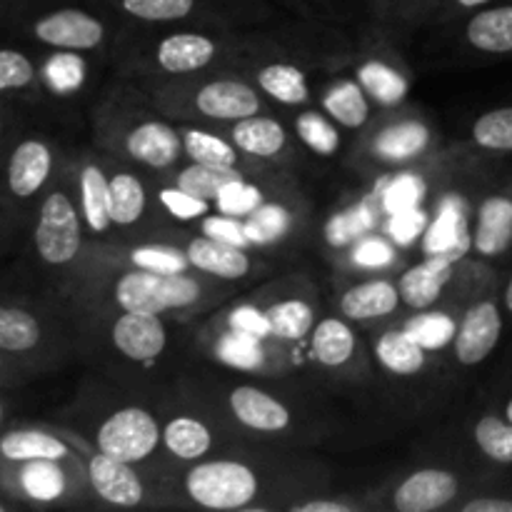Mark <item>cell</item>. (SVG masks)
<instances>
[{
	"label": "cell",
	"instance_id": "obj_1",
	"mask_svg": "<svg viewBox=\"0 0 512 512\" xmlns=\"http://www.w3.org/2000/svg\"><path fill=\"white\" fill-rule=\"evenodd\" d=\"M55 173V150L43 135L15 133L0 160V210L13 218L10 210L40 203Z\"/></svg>",
	"mask_w": 512,
	"mask_h": 512
},
{
	"label": "cell",
	"instance_id": "obj_9",
	"mask_svg": "<svg viewBox=\"0 0 512 512\" xmlns=\"http://www.w3.org/2000/svg\"><path fill=\"white\" fill-rule=\"evenodd\" d=\"M473 248L483 258H503L512 250V190L493 193L480 203Z\"/></svg>",
	"mask_w": 512,
	"mask_h": 512
},
{
	"label": "cell",
	"instance_id": "obj_61",
	"mask_svg": "<svg viewBox=\"0 0 512 512\" xmlns=\"http://www.w3.org/2000/svg\"><path fill=\"white\" fill-rule=\"evenodd\" d=\"M503 415H505V418H508L510 423H512V395H510V398H508V403H505V408H503Z\"/></svg>",
	"mask_w": 512,
	"mask_h": 512
},
{
	"label": "cell",
	"instance_id": "obj_29",
	"mask_svg": "<svg viewBox=\"0 0 512 512\" xmlns=\"http://www.w3.org/2000/svg\"><path fill=\"white\" fill-rule=\"evenodd\" d=\"M323 105L345 128H360L370 118V108L363 88L358 83H353V80H343V83L333 85L330 93L325 95Z\"/></svg>",
	"mask_w": 512,
	"mask_h": 512
},
{
	"label": "cell",
	"instance_id": "obj_23",
	"mask_svg": "<svg viewBox=\"0 0 512 512\" xmlns=\"http://www.w3.org/2000/svg\"><path fill=\"white\" fill-rule=\"evenodd\" d=\"M80 188V213L85 225L95 235H103L110 228V180L105 178L100 165H85L78 178Z\"/></svg>",
	"mask_w": 512,
	"mask_h": 512
},
{
	"label": "cell",
	"instance_id": "obj_34",
	"mask_svg": "<svg viewBox=\"0 0 512 512\" xmlns=\"http://www.w3.org/2000/svg\"><path fill=\"white\" fill-rule=\"evenodd\" d=\"M473 438L485 458L498 465H512V423L505 415H483L475 423Z\"/></svg>",
	"mask_w": 512,
	"mask_h": 512
},
{
	"label": "cell",
	"instance_id": "obj_37",
	"mask_svg": "<svg viewBox=\"0 0 512 512\" xmlns=\"http://www.w3.org/2000/svg\"><path fill=\"white\" fill-rule=\"evenodd\" d=\"M183 148L193 158V163L220 165V168H235L238 163V153L233 150V145H228L218 135L205 133V130H185Z\"/></svg>",
	"mask_w": 512,
	"mask_h": 512
},
{
	"label": "cell",
	"instance_id": "obj_38",
	"mask_svg": "<svg viewBox=\"0 0 512 512\" xmlns=\"http://www.w3.org/2000/svg\"><path fill=\"white\" fill-rule=\"evenodd\" d=\"M273 335L283 340H300L313 330V308L303 300H283L268 310Z\"/></svg>",
	"mask_w": 512,
	"mask_h": 512
},
{
	"label": "cell",
	"instance_id": "obj_46",
	"mask_svg": "<svg viewBox=\"0 0 512 512\" xmlns=\"http://www.w3.org/2000/svg\"><path fill=\"white\" fill-rule=\"evenodd\" d=\"M408 330L420 340L423 348H438V345L450 343L458 333L453 320L445 318V315H423V318L413 320Z\"/></svg>",
	"mask_w": 512,
	"mask_h": 512
},
{
	"label": "cell",
	"instance_id": "obj_36",
	"mask_svg": "<svg viewBox=\"0 0 512 512\" xmlns=\"http://www.w3.org/2000/svg\"><path fill=\"white\" fill-rule=\"evenodd\" d=\"M358 80L383 105H395L400 100H405V95H408V83L393 68H388L385 63H378V60L365 63L358 70Z\"/></svg>",
	"mask_w": 512,
	"mask_h": 512
},
{
	"label": "cell",
	"instance_id": "obj_33",
	"mask_svg": "<svg viewBox=\"0 0 512 512\" xmlns=\"http://www.w3.org/2000/svg\"><path fill=\"white\" fill-rule=\"evenodd\" d=\"M145 210V188L135 175L115 173L110 178V218L118 225L138 223Z\"/></svg>",
	"mask_w": 512,
	"mask_h": 512
},
{
	"label": "cell",
	"instance_id": "obj_19",
	"mask_svg": "<svg viewBox=\"0 0 512 512\" xmlns=\"http://www.w3.org/2000/svg\"><path fill=\"white\" fill-rule=\"evenodd\" d=\"M125 148L135 160L150 165V168H170L178 160L183 143L170 125L148 120L130 130Z\"/></svg>",
	"mask_w": 512,
	"mask_h": 512
},
{
	"label": "cell",
	"instance_id": "obj_57",
	"mask_svg": "<svg viewBox=\"0 0 512 512\" xmlns=\"http://www.w3.org/2000/svg\"><path fill=\"white\" fill-rule=\"evenodd\" d=\"M18 363H20L18 358H13V355H8V353H3V350H0V385H3L8 378H13L15 373H18Z\"/></svg>",
	"mask_w": 512,
	"mask_h": 512
},
{
	"label": "cell",
	"instance_id": "obj_49",
	"mask_svg": "<svg viewBox=\"0 0 512 512\" xmlns=\"http://www.w3.org/2000/svg\"><path fill=\"white\" fill-rule=\"evenodd\" d=\"M80 73H83V63L75 55H58L45 68V78L58 90H70L80 85Z\"/></svg>",
	"mask_w": 512,
	"mask_h": 512
},
{
	"label": "cell",
	"instance_id": "obj_55",
	"mask_svg": "<svg viewBox=\"0 0 512 512\" xmlns=\"http://www.w3.org/2000/svg\"><path fill=\"white\" fill-rule=\"evenodd\" d=\"M13 135H15V130H13V123H10L8 103L0 98V160H3V155H5V150H8Z\"/></svg>",
	"mask_w": 512,
	"mask_h": 512
},
{
	"label": "cell",
	"instance_id": "obj_16",
	"mask_svg": "<svg viewBox=\"0 0 512 512\" xmlns=\"http://www.w3.org/2000/svg\"><path fill=\"white\" fill-rule=\"evenodd\" d=\"M15 480L18 495L33 503H55L65 493V473L60 460H30V463H0Z\"/></svg>",
	"mask_w": 512,
	"mask_h": 512
},
{
	"label": "cell",
	"instance_id": "obj_5",
	"mask_svg": "<svg viewBox=\"0 0 512 512\" xmlns=\"http://www.w3.org/2000/svg\"><path fill=\"white\" fill-rule=\"evenodd\" d=\"M160 440H163V430L143 408L115 410L98 430L100 453L130 465L150 458Z\"/></svg>",
	"mask_w": 512,
	"mask_h": 512
},
{
	"label": "cell",
	"instance_id": "obj_42",
	"mask_svg": "<svg viewBox=\"0 0 512 512\" xmlns=\"http://www.w3.org/2000/svg\"><path fill=\"white\" fill-rule=\"evenodd\" d=\"M295 128H298V135L305 140V145H310L315 153L333 155L335 150L340 148L338 130H335L333 125H330L320 113L308 110V113L300 115L298 123H295Z\"/></svg>",
	"mask_w": 512,
	"mask_h": 512
},
{
	"label": "cell",
	"instance_id": "obj_18",
	"mask_svg": "<svg viewBox=\"0 0 512 512\" xmlns=\"http://www.w3.org/2000/svg\"><path fill=\"white\" fill-rule=\"evenodd\" d=\"M70 448L53 433L38 428H13L0 433V463L65 460Z\"/></svg>",
	"mask_w": 512,
	"mask_h": 512
},
{
	"label": "cell",
	"instance_id": "obj_8",
	"mask_svg": "<svg viewBox=\"0 0 512 512\" xmlns=\"http://www.w3.org/2000/svg\"><path fill=\"white\" fill-rule=\"evenodd\" d=\"M113 343L128 360L148 363L163 353L168 335L160 315L125 310V315H120L113 325Z\"/></svg>",
	"mask_w": 512,
	"mask_h": 512
},
{
	"label": "cell",
	"instance_id": "obj_10",
	"mask_svg": "<svg viewBox=\"0 0 512 512\" xmlns=\"http://www.w3.org/2000/svg\"><path fill=\"white\" fill-rule=\"evenodd\" d=\"M458 498V478L448 470H418L395 490L393 505L400 512H433Z\"/></svg>",
	"mask_w": 512,
	"mask_h": 512
},
{
	"label": "cell",
	"instance_id": "obj_47",
	"mask_svg": "<svg viewBox=\"0 0 512 512\" xmlns=\"http://www.w3.org/2000/svg\"><path fill=\"white\" fill-rule=\"evenodd\" d=\"M425 225H428V215L420 208L403 210V213H395L388 223V233L393 235V240H398L400 245H410L423 235Z\"/></svg>",
	"mask_w": 512,
	"mask_h": 512
},
{
	"label": "cell",
	"instance_id": "obj_44",
	"mask_svg": "<svg viewBox=\"0 0 512 512\" xmlns=\"http://www.w3.org/2000/svg\"><path fill=\"white\" fill-rule=\"evenodd\" d=\"M260 205H263V193L255 185L245 183V180H235V183L225 185L218 195L220 213L230 215V218H248Z\"/></svg>",
	"mask_w": 512,
	"mask_h": 512
},
{
	"label": "cell",
	"instance_id": "obj_11",
	"mask_svg": "<svg viewBox=\"0 0 512 512\" xmlns=\"http://www.w3.org/2000/svg\"><path fill=\"white\" fill-rule=\"evenodd\" d=\"M88 478L105 503L118 505V508H135L143 503V483L130 463H120L110 455L98 453L90 458Z\"/></svg>",
	"mask_w": 512,
	"mask_h": 512
},
{
	"label": "cell",
	"instance_id": "obj_21",
	"mask_svg": "<svg viewBox=\"0 0 512 512\" xmlns=\"http://www.w3.org/2000/svg\"><path fill=\"white\" fill-rule=\"evenodd\" d=\"M188 260L190 265H195L198 270L210 275H218L225 280H238L243 275H248L250 260L243 253V248L238 245L223 243V240H215L203 235V238H195L188 248Z\"/></svg>",
	"mask_w": 512,
	"mask_h": 512
},
{
	"label": "cell",
	"instance_id": "obj_41",
	"mask_svg": "<svg viewBox=\"0 0 512 512\" xmlns=\"http://www.w3.org/2000/svg\"><path fill=\"white\" fill-rule=\"evenodd\" d=\"M218 355L225 363L235 365V368L243 370H255L263 365V348H260V338L248 333H235L225 335L218 345Z\"/></svg>",
	"mask_w": 512,
	"mask_h": 512
},
{
	"label": "cell",
	"instance_id": "obj_48",
	"mask_svg": "<svg viewBox=\"0 0 512 512\" xmlns=\"http://www.w3.org/2000/svg\"><path fill=\"white\" fill-rule=\"evenodd\" d=\"M160 200H163L165 208L170 210V215L180 220H193L200 218L203 213H208V200H200L195 195L185 193L180 188H165L160 193Z\"/></svg>",
	"mask_w": 512,
	"mask_h": 512
},
{
	"label": "cell",
	"instance_id": "obj_25",
	"mask_svg": "<svg viewBox=\"0 0 512 512\" xmlns=\"http://www.w3.org/2000/svg\"><path fill=\"white\" fill-rule=\"evenodd\" d=\"M233 140L243 153L255 158H273L285 148V128L273 118H250L238 120L233 128Z\"/></svg>",
	"mask_w": 512,
	"mask_h": 512
},
{
	"label": "cell",
	"instance_id": "obj_17",
	"mask_svg": "<svg viewBox=\"0 0 512 512\" xmlns=\"http://www.w3.org/2000/svg\"><path fill=\"white\" fill-rule=\"evenodd\" d=\"M465 38L480 53H512V0L480 8L465 25Z\"/></svg>",
	"mask_w": 512,
	"mask_h": 512
},
{
	"label": "cell",
	"instance_id": "obj_59",
	"mask_svg": "<svg viewBox=\"0 0 512 512\" xmlns=\"http://www.w3.org/2000/svg\"><path fill=\"white\" fill-rule=\"evenodd\" d=\"M503 308H505V313L512 315V275H510L508 285H505V290H503Z\"/></svg>",
	"mask_w": 512,
	"mask_h": 512
},
{
	"label": "cell",
	"instance_id": "obj_51",
	"mask_svg": "<svg viewBox=\"0 0 512 512\" xmlns=\"http://www.w3.org/2000/svg\"><path fill=\"white\" fill-rule=\"evenodd\" d=\"M230 328L240 330V333L255 335V338L260 340L273 335V325H270L268 313H260L258 308H250V305L233 310V315H230Z\"/></svg>",
	"mask_w": 512,
	"mask_h": 512
},
{
	"label": "cell",
	"instance_id": "obj_28",
	"mask_svg": "<svg viewBox=\"0 0 512 512\" xmlns=\"http://www.w3.org/2000/svg\"><path fill=\"white\" fill-rule=\"evenodd\" d=\"M38 65L25 50L0 45V98L30 93L38 85Z\"/></svg>",
	"mask_w": 512,
	"mask_h": 512
},
{
	"label": "cell",
	"instance_id": "obj_12",
	"mask_svg": "<svg viewBox=\"0 0 512 512\" xmlns=\"http://www.w3.org/2000/svg\"><path fill=\"white\" fill-rule=\"evenodd\" d=\"M195 108L208 118L243 120L260 110V98L250 85L238 80H213L195 95Z\"/></svg>",
	"mask_w": 512,
	"mask_h": 512
},
{
	"label": "cell",
	"instance_id": "obj_45",
	"mask_svg": "<svg viewBox=\"0 0 512 512\" xmlns=\"http://www.w3.org/2000/svg\"><path fill=\"white\" fill-rule=\"evenodd\" d=\"M425 195V183L418 175H400L398 180H393L388 190H385V210L390 215L403 213V210L418 208V203Z\"/></svg>",
	"mask_w": 512,
	"mask_h": 512
},
{
	"label": "cell",
	"instance_id": "obj_27",
	"mask_svg": "<svg viewBox=\"0 0 512 512\" xmlns=\"http://www.w3.org/2000/svg\"><path fill=\"white\" fill-rule=\"evenodd\" d=\"M355 353V335L343 320L328 318L313 330V355L328 368H340Z\"/></svg>",
	"mask_w": 512,
	"mask_h": 512
},
{
	"label": "cell",
	"instance_id": "obj_52",
	"mask_svg": "<svg viewBox=\"0 0 512 512\" xmlns=\"http://www.w3.org/2000/svg\"><path fill=\"white\" fill-rule=\"evenodd\" d=\"M365 228H368V215H365V210H350V213L340 215V218H335L328 225V238L330 243L345 245L353 238H358Z\"/></svg>",
	"mask_w": 512,
	"mask_h": 512
},
{
	"label": "cell",
	"instance_id": "obj_35",
	"mask_svg": "<svg viewBox=\"0 0 512 512\" xmlns=\"http://www.w3.org/2000/svg\"><path fill=\"white\" fill-rule=\"evenodd\" d=\"M473 140L490 153H512V105L480 115L473 123Z\"/></svg>",
	"mask_w": 512,
	"mask_h": 512
},
{
	"label": "cell",
	"instance_id": "obj_26",
	"mask_svg": "<svg viewBox=\"0 0 512 512\" xmlns=\"http://www.w3.org/2000/svg\"><path fill=\"white\" fill-rule=\"evenodd\" d=\"M163 443L175 458L200 460L203 455H208L210 445H213V435L200 420L180 415V418H173L163 428Z\"/></svg>",
	"mask_w": 512,
	"mask_h": 512
},
{
	"label": "cell",
	"instance_id": "obj_15",
	"mask_svg": "<svg viewBox=\"0 0 512 512\" xmlns=\"http://www.w3.org/2000/svg\"><path fill=\"white\" fill-rule=\"evenodd\" d=\"M230 410L240 423L260 433H280L290 425V410L273 395L250 385H240L230 393Z\"/></svg>",
	"mask_w": 512,
	"mask_h": 512
},
{
	"label": "cell",
	"instance_id": "obj_39",
	"mask_svg": "<svg viewBox=\"0 0 512 512\" xmlns=\"http://www.w3.org/2000/svg\"><path fill=\"white\" fill-rule=\"evenodd\" d=\"M243 228L250 243L268 245V243H275V240L283 238V235L288 233L290 215L283 205L263 203L258 210H253V213L248 215Z\"/></svg>",
	"mask_w": 512,
	"mask_h": 512
},
{
	"label": "cell",
	"instance_id": "obj_13",
	"mask_svg": "<svg viewBox=\"0 0 512 512\" xmlns=\"http://www.w3.org/2000/svg\"><path fill=\"white\" fill-rule=\"evenodd\" d=\"M470 248H473V233L468 230L465 203L458 198H448L425 238V253L443 255L450 263H458Z\"/></svg>",
	"mask_w": 512,
	"mask_h": 512
},
{
	"label": "cell",
	"instance_id": "obj_22",
	"mask_svg": "<svg viewBox=\"0 0 512 512\" xmlns=\"http://www.w3.org/2000/svg\"><path fill=\"white\" fill-rule=\"evenodd\" d=\"M398 300L400 290L393 283H388V280H368V283L355 285L343 295L340 310L350 320L385 318V315L398 308Z\"/></svg>",
	"mask_w": 512,
	"mask_h": 512
},
{
	"label": "cell",
	"instance_id": "obj_53",
	"mask_svg": "<svg viewBox=\"0 0 512 512\" xmlns=\"http://www.w3.org/2000/svg\"><path fill=\"white\" fill-rule=\"evenodd\" d=\"M353 260L358 265H363V268H383V265H388L393 260V250H390V245L385 240L370 238L358 245V250L353 253Z\"/></svg>",
	"mask_w": 512,
	"mask_h": 512
},
{
	"label": "cell",
	"instance_id": "obj_2",
	"mask_svg": "<svg viewBox=\"0 0 512 512\" xmlns=\"http://www.w3.org/2000/svg\"><path fill=\"white\" fill-rule=\"evenodd\" d=\"M83 245V228L73 198L63 188L43 195L30 228V248L40 265L50 270L68 268L75 263Z\"/></svg>",
	"mask_w": 512,
	"mask_h": 512
},
{
	"label": "cell",
	"instance_id": "obj_58",
	"mask_svg": "<svg viewBox=\"0 0 512 512\" xmlns=\"http://www.w3.org/2000/svg\"><path fill=\"white\" fill-rule=\"evenodd\" d=\"M498 3V0H455V5H460V8L465 10H480L485 8V5H493Z\"/></svg>",
	"mask_w": 512,
	"mask_h": 512
},
{
	"label": "cell",
	"instance_id": "obj_63",
	"mask_svg": "<svg viewBox=\"0 0 512 512\" xmlns=\"http://www.w3.org/2000/svg\"><path fill=\"white\" fill-rule=\"evenodd\" d=\"M5 510H10V503L3 498V493H0V512H5Z\"/></svg>",
	"mask_w": 512,
	"mask_h": 512
},
{
	"label": "cell",
	"instance_id": "obj_54",
	"mask_svg": "<svg viewBox=\"0 0 512 512\" xmlns=\"http://www.w3.org/2000/svg\"><path fill=\"white\" fill-rule=\"evenodd\" d=\"M463 512H512V498H500V495L475 498L463 505Z\"/></svg>",
	"mask_w": 512,
	"mask_h": 512
},
{
	"label": "cell",
	"instance_id": "obj_20",
	"mask_svg": "<svg viewBox=\"0 0 512 512\" xmlns=\"http://www.w3.org/2000/svg\"><path fill=\"white\" fill-rule=\"evenodd\" d=\"M215 58V43L200 33L168 35L158 45V65L165 73H195Z\"/></svg>",
	"mask_w": 512,
	"mask_h": 512
},
{
	"label": "cell",
	"instance_id": "obj_60",
	"mask_svg": "<svg viewBox=\"0 0 512 512\" xmlns=\"http://www.w3.org/2000/svg\"><path fill=\"white\" fill-rule=\"evenodd\" d=\"M5 420H8V405H5L3 395H0V430H3Z\"/></svg>",
	"mask_w": 512,
	"mask_h": 512
},
{
	"label": "cell",
	"instance_id": "obj_32",
	"mask_svg": "<svg viewBox=\"0 0 512 512\" xmlns=\"http://www.w3.org/2000/svg\"><path fill=\"white\" fill-rule=\"evenodd\" d=\"M235 180H243V175H240L235 168L193 163L190 168H185L183 173H180L178 188L210 203V200H218L220 190H223L225 185L235 183Z\"/></svg>",
	"mask_w": 512,
	"mask_h": 512
},
{
	"label": "cell",
	"instance_id": "obj_50",
	"mask_svg": "<svg viewBox=\"0 0 512 512\" xmlns=\"http://www.w3.org/2000/svg\"><path fill=\"white\" fill-rule=\"evenodd\" d=\"M203 233L208 238L223 240V243L238 245V248H245L250 243L248 235H245V228L238 223V218H230V215H215V218L203 220Z\"/></svg>",
	"mask_w": 512,
	"mask_h": 512
},
{
	"label": "cell",
	"instance_id": "obj_43",
	"mask_svg": "<svg viewBox=\"0 0 512 512\" xmlns=\"http://www.w3.org/2000/svg\"><path fill=\"white\" fill-rule=\"evenodd\" d=\"M135 268L153 270V273L173 275V273H185L188 268V255H183L180 250L163 248V245H145V248H135L130 253Z\"/></svg>",
	"mask_w": 512,
	"mask_h": 512
},
{
	"label": "cell",
	"instance_id": "obj_3",
	"mask_svg": "<svg viewBox=\"0 0 512 512\" xmlns=\"http://www.w3.org/2000/svg\"><path fill=\"white\" fill-rule=\"evenodd\" d=\"M200 298L198 280L185 273H153V270L135 268L125 273L115 285V300L130 313L160 315L165 310L190 308Z\"/></svg>",
	"mask_w": 512,
	"mask_h": 512
},
{
	"label": "cell",
	"instance_id": "obj_24",
	"mask_svg": "<svg viewBox=\"0 0 512 512\" xmlns=\"http://www.w3.org/2000/svg\"><path fill=\"white\" fill-rule=\"evenodd\" d=\"M380 363L395 375H415L425 365V348L410 330H388L375 345Z\"/></svg>",
	"mask_w": 512,
	"mask_h": 512
},
{
	"label": "cell",
	"instance_id": "obj_40",
	"mask_svg": "<svg viewBox=\"0 0 512 512\" xmlns=\"http://www.w3.org/2000/svg\"><path fill=\"white\" fill-rule=\"evenodd\" d=\"M198 0H120V8L130 18L148 20V23H173L188 18Z\"/></svg>",
	"mask_w": 512,
	"mask_h": 512
},
{
	"label": "cell",
	"instance_id": "obj_56",
	"mask_svg": "<svg viewBox=\"0 0 512 512\" xmlns=\"http://www.w3.org/2000/svg\"><path fill=\"white\" fill-rule=\"evenodd\" d=\"M293 512H350L348 505L335 503V500H310V503H300L290 508Z\"/></svg>",
	"mask_w": 512,
	"mask_h": 512
},
{
	"label": "cell",
	"instance_id": "obj_31",
	"mask_svg": "<svg viewBox=\"0 0 512 512\" xmlns=\"http://www.w3.org/2000/svg\"><path fill=\"white\" fill-rule=\"evenodd\" d=\"M428 140L430 133L423 123H400L375 140V153L385 160H408L423 153Z\"/></svg>",
	"mask_w": 512,
	"mask_h": 512
},
{
	"label": "cell",
	"instance_id": "obj_30",
	"mask_svg": "<svg viewBox=\"0 0 512 512\" xmlns=\"http://www.w3.org/2000/svg\"><path fill=\"white\" fill-rule=\"evenodd\" d=\"M258 83L270 98L280 100L285 105H298L310 98L308 85H305V73L295 65L275 63L268 65L258 73Z\"/></svg>",
	"mask_w": 512,
	"mask_h": 512
},
{
	"label": "cell",
	"instance_id": "obj_7",
	"mask_svg": "<svg viewBox=\"0 0 512 512\" xmlns=\"http://www.w3.org/2000/svg\"><path fill=\"white\" fill-rule=\"evenodd\" d=\"M45 343V323L38 310L0 295V350L25 360L38 355Z\"/></svg>",
	"mask_w": 512,
	"mask_h": 512
},
{
	"label": "cell",
	"instance_id": "obj_6",
	"mask_svg": "<svg viewBox=\"0 0 512 512\" xmlns=\"http://www.w3.org/2000/svg\"><path fill=\"white\" fill-rule=\"evenodd\" d=\"M503 335V313L495 300L470 305L455 333V358L465 368H475L493 355Z\"/></svg>",
	"mask_w": 512,
	"mask_h": 512
},
{
	"label": "cell",
	"instance_id": "obj_62",
	"mask_svg": "<svg viewBox=\"0 0 512 512\" xmlns=\"http://www.w3.org/2000/svg\"><path fill=\"white\" fill-rule=\"evenodd\" d=\"M5 218H8V215H5L3 210H0V248H3V235H5V228H3V223H5Z\"/></svg>",
	"mask_w": 512,
	"mask_h": 512
},
{
	"label": "cell",
	"instance_id": "obj_4",
	"mask_svg": "<svg viewBox=\"0 0 512 512\" xmlns=\"http://www.w3.org/2000/svg\"><path fill=\"white\" fill-rule=\"evenodd\" d=\"M193 503L208 510H240L258 495V478L253 470L233 460L200 463L185 478Z\"/></svg>",
	"mask_w": 512,
	"mask_h": 512
},
{
	"label": "cell",
	"instance_id": "obj_14",
	"mask_svg": "<svg viewBox=\"0 0 512 512\" xmlns=\"http://www.w3.org/2000/svg\"><path fill=\"white\" fill-rule=\"evenodd\" d=\"M453 278V263L443 255H428L423 263L405 270L398 290L400 300L413 310H425L443 295L445 285Z\"/></svg>",
	"mask_w": 512,
	"mask_h": 512
}]
</instances>
